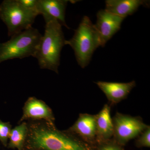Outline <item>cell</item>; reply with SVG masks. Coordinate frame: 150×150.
<instances>
[{
  "label": "cell",
  "instance_id": "obj_9",
  "mask_svg": "<svg viewBox=\"0 0 150 150\" xmlns=\"http://www.w3.org/2000/svg\"><path fill=\"white\" fill-rule=\"evenodd\" d=\"M69 1L37 0L36 9L38 14L43 16L45 22L55 19L68 29L65 21V11Z\"/></svg>",
  "mask_w": 150,
  "mask_h": 150
},
{
  "label": "cell",
  "instance_id": "obj_5",
  "mask_svg": "<svg viewBox=\"0 0 150 150\" xmlns=\"http://www.w3.org/2000/svg\"><path fill=\"white\" fill-rule=\"evenodd\" d=\"M38 15L37 10L25 7L18 0H5L0 5V18L11 37L32 27Z\"/></svg>",
  "mask_w": 150,
  "mask_h": 150
},
{
  "label": "cell",
  "instance_id": "obj_3",
  "mask_svg": "<svg viewBox=\"0 0 150 150\" xmlns=\"http://www.w3.org/2000/svg\"><path fill=\"white\" fill-rule=\"evenodd\" d=\"M65 45L73 48L77 62L82 68L88 65L94 52L100 46L99 35L88 17H83L73 37L65 40Z\"/></svg>",
  "mask_w": 150,
  "mask_h": 150
},
{
  "label": "cell",
  "instance_id": "obj_1",
  "mask_svg": "<svg viewBox=\"0 0 150 150\" xmlns=\"http://www.w3.org/2000/svg\"><path fill=\"white\" fill-rule=\"evenodd\" d=\"M28 147L34 150H91L85 143L67 131L43 121L28 126Z\"/></svg>",
  "mask_w": 150,
  "mask_h": 150
},
{
  "label": "cell",
  "instance_id": "obj_8",
  "mask_svg": "<svg viewBox=\"0 0 150 150\" xmlns=\"http://www.w3.org/2000/svg\"><path fill=\"white\" fill-rule=\"evenodd\" d=\"M28 119L43 120L51 125H54L55 118L53 111L42 100L30 97L25 103L23 113L20 122Z\"/></svg>",
  "mask_w": 150,
  "mask_h": 150
},
{
  "label": "cell",
  "instance_id": "obj_14",
  "mask_svg": "<svg viewBox=\"0 0 150 150\" xmlns=\"http://www.w3.org/2000/svg\"><path fill=\"white\" fill-rule=\"evenodd\" d=\"M28 132V126L25 122L11 130L9 137L8 147L22 150L26 142Z\"/></svg>",
  "mask_w": 150,
  "mask_h": 150
},
{
  "label": "cell",
  "instance_id": "obj_18",
  "mask_svg": "<svg viewBox=\"0 0 150 150\" xmlns=\"http://www.w3.org/2000/svg\"><path fill=\"white\" fill-rule=\"evenodd\" d=\"M19 2L25 7L32 9H36L37 0H18Z\"/></svg>",
  "mask_w": 150,
  "mask_h": 150
},
{
  "label": "cell",
  "instance_id": "obj_10",
  "mask_svg": "<svg viewBox=\"0 0 150 150\" xmlns=\"http://www.w3.org/2000/svg\"><path fill=\"white\" fill-rule=\"evenodd\" d=\"M67 131L77 135L88 143H93L96 141V115L81 113Z\"/></svg>",
  "mask_w": 150,
  "mask_h": 150
},
{
  "label": "cell",
  "instance_id": "obj_7",
  "mask_svg": "<svg viewBox=\"0 0 150 150\" xmlns=\"http://www.w3.org/2000/svg\"><path fill=\"white\" fill-rule=\"evenodd\" d=\"M125 18L105 9L101 10L98 12L96 23L94 25L99 36L100 46L103 47L120 29L121 23Z\"/></svg>",
  "mask_w": 150,
  "mask_h": 150
},
{
  "label": "cell",
  "instance_id": "obj_16",
  "mask_svg": "<svg viewBox=\"0 0 150 150\" xmlns=\"http://www.w3.org/2000/svg\"><path fill=\"white\" fill-rule=\"evenodd\" d=\"M136 142V146L137 147H150V126L139 136Z\"/></svg>",
  "mask_w": 150,
  "mask_h": 150
},
{
  "label": "cell",
  "instance_id": "obj_4",
  "mask_svg": "<svg viewBox=\"0 0 150 150\" xmlns=\"http://www.w3.org/2000/svg\"><path fill=\"white\" fill-rule=\"evenodd\" d=\"M42 37L38 30L32 27L0 43V63L9 59L35 57Z\"/></svg>",
  "mask_w": 150,
  "mask_h": 150
},
{
  "label": "cell",
  "instance_id": "obj_2",
  "mask_svg": "<svg viewBox=\"0 0 150 150\" xmlns=\"http://www.w3.org/2000/svg\"><path fill=\"white\" fill-rule=\"evenodd\" d=\"M45 33L42 36L35 58L41 69H47L58 74L60 55L65 38L62 25L52 19L46 22Z\"/></svg>",
  "mask_w": 150,
  "mask_h": 150
},
{
  "label": "cell",
  "instance_id": "obj_12",
  "mask_svg": "<svg viewBox=\"0 0 150 150\" xmlns=\"http://www.w3.org/2000/svg\"><path fill=\"white\" fill-rule=\"evenodd\" d=\"M96 141L100 143L111 140L113 137L114 129L110 115V107L105 105L101 110L96 115Z\"/></svg>",
  "mask_w": 150,
  "mask_h": 150
},
{
  "label": "cell",
  "instance_id": "obj_17",
  "mask_svg": "<svg viewBox=\"0 0 150 150\" xmlns=\"http://www.w3.org/2000/svg\"><path fill=\"white\" fill-rule=\"evenodd\" d=\"M97 150H124L122 146L115 141L110 140L107 142L100 143Z\"/></svg>",
  "mask_w": 150,
  "mask_h": 150
},
{
  "label": "cell",
  "instance_id": "obj_13",
  "mask_svg": "<svg viewBox=\"0 0 150 150\" xmlns=\"http://www.w3.org/2000/svg\"><path fill=\"white\" fill-rule=\"evenodd\" d=\"M105 9L118 16L126 18L137 11L142 5H149L148 1L143 0H107Z\"/></svg>",
  "mask_w": 150,
  "mask_h": 150
},
{
  "label": "cell",
  "instance_id": "obj_15",
  "mask_svg": "<svg viewBox=\"0 0 150 150\" xmlns=\"http://www.w3.org/2000/svg\"><path fill=\"white\" fill-rule=\"evenodd\" d=\"M11 126L9 122H3L0 120V142L4 146H7Z\"/></svg>",
  "mask_w": 150,
  "mask_h": 150
},
{
  "label": "cell",
  "instance_id": "obj_6",
  "mask_svg": "<svg viewBox=\"0 0 150 150\" xmlns=\"http://www.w3.org/2000/svg\"><path fill=\"white\" fill-rule=\"evenodd\" d=\"M114 141L120 146H124L149 126L139 117H133L116 112L112 119Z\"/></svg>",
  "mask_w": 150,
  "mask_h": 150
},
{
  "label": "cell",
  "instance_id": "obj_11",
  "mask_svg": "<svg viewBox=\"0 0 150 150\" xmlns=\"http://www.w3.org/2000/svg\"><path fill=\"white\" fill-rule=\"evenodd\" d=\"M98 86L106 96L108 100L111 103H118L126 99L131 90L136 86L135 81L128 83L96 82Z\"/></svg>",
  "mask_w": 150,
  "mask_h": 150
}]
</instances>
